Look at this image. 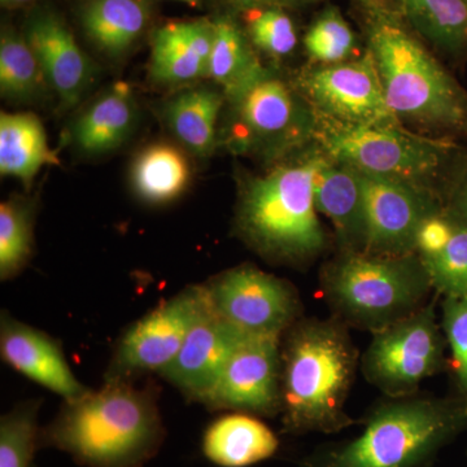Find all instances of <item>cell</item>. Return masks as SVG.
<instances>
[{"label": "cell", "instance_id": "6da1fadb", "mask_svg": "<svg viewBox=\"0 0 467 467\" xmlns=\"http://www.w3.org/2000/svg\"><path fill=\"white\" fill-rule=\"evenodd\" d=\"M393 117L417 133H467V94L395 0H349ZM432 137V135H431Z\"/></svg>", "mask_w": 467, "mask_h": 467}, {"label": "cell", "instance_id": "7a4b0ae2", "mask_svg": "<svg viewBox=\"0 0 467 467\" xmlns=\"http://www.w3.org/2000/svg\"><path fill=\"white\" fill-rule=\"evenodd\" d=\"M281 414L285 431L337 434L353 425L346 411L358 355L339 319H304L281 348Z\"/></svg>", "mask_w": 467, "mask_h": 467}, {"label": "cell", "instance_id": "3957f363", "mask_svg": "<svg viewBox=\"0 0 467 467\" xmlns=\"http://www.w3.org/2000/svg\"><path fill=\"white\" fill-rule=\"evenodd\" d=\"M162 439L152 393L135 389L125 378H107L100 391L66 402L41 432L43 447L66 451L88 467H142Z\"/></svg>", "mask_w": 467, "mask_h": 467}, {"label": "cell", "instance_id": "277c9868", "mask_svg": "<svg viewBox=\"0 0 467 467\" xmlns=\"http://www.w3.org/2000/svg\"><path fill=\"white\" fill-rule=\"evenodd\" d=\"M317 158L315 142L266 174L243 181L235 226L261 256L301 264L325 250L327 239L315 202Z\"/></svg>", "mask_w": 467, "mask_h": 467}, {"label": "cell", "instance_id": "5b68a950", "mask_svg": "<svg viewBox=\"0 0 467 467\" xmlns=\"http://www.w3.org/2000/svg\"><path fill=\"white\" fill-rule=\"evenodd\" d=\"M466 425L467 400L391 399L368 413L358 435L317 448L301 467H432Z\"/></svg>", "mask_w": 467, "mask_h": 467}, {"label": "cell", "instance_id": "8992f818", "mask_svg": "<svg viewBox=\"0 0 467 467\" xmlns=\"http://www.w3.org/2000/svg\"><path fill=\"white\" fill-rule=\"evenodd\" d=\"M321 285L340 322L373 334L422 308L432 290L416 254H340L325 267Z\"/></svg>", "mask_w": 467, "mask_h": 467}, {"label": "cell", "instance_id": "52a82bcc", "mask_svg": "<svg viewBox=\"0 0 467 467\" xmlns=\"http://www.w3.org/2000/svg\"><path fill=\"white\" fill-rule=\"evenodd\" d=\"M226 103L223 140L235 155L282 161L316 142L317 116L296 86L273 70Z\"/></svg>", "mask_w": 467, "mask_h": 467}, {"label": "cell", "instance_id": "ba28073f", "mask_svg": "<svg viewBox=\"0 0 467 467\" xmlns=\"http://www.w3.org/2000/svg\"><path fill=\"white\" fill-rule=\"evenodd\" d=\"M316 144L337 161L362 174L436 192L451 143L417 133L400 122L339 128L318 124Z\"/></svg>", "mask_w": 467, "mask_h": 467}, {"label": "cell", "instance_id": "9c48e42d", "mask_svg": "<svg viewBox=\"0 0 467 467\" xmlns=\"http://www.w3.org/2000/svg\"><path fill=\"white\" fill-rule=\"evenodd\" d=\"M444 347L432 304L373 334L362 373L391 399L408 398L441 367Z\"/></svg>", "mask_w": 467, "mask_h": 467}, {"label": "cell", "instance_id": "30bf717a", "mask_svg": "<svg viewBox=\"0 0 467 467\" xmlns=\"http://www.w3.org/2000/svg\"><path fill=\"white\" fill-rule=\"evenodd\" d=\"M294 85L312 107L318 124L358 128L399 122L387 106L377 67L367 48L353 60L306 67Z\"/></svg>", "mask_w": 467, "mask_h": 467}, {"label": "cell", "instance_id": "8fae6325", "mask_svg": "<svg viewBox=\"0 0 467 467\" xmlns=\"http://www.w3.org/2000/svg\"><path fill=\"white\" fill-rule=\"evenodd\" d=\"M205 287L218 315L245 335L282 337L299 316L296 291L254 266L234 267Z\"/></svg>", "mask_w": 467, "mask_h": 467}, {"label": "cell", "instance_id": "7c38bea8", "mask_svg": "<svg viewBox=\"0 0 467 467\" xmlns=\"http://www.w3.org/2000/svg\"><path fill=\"white\" fill-rule=\"evenodd\" d=\"M208 301L207 287L192 285L131 325L119 340L107 378L161 373L180 352Z\"/></svg>", "mask_w": 467, "mask_h": 467}, {"label": "cell", "instance_id": "4fadbf2b", "mask_svg": "<svg viewBox=\"0 0 467 467\" xmlns=\"http://www.w3.org/2000/svg\"><path fill=\"white\" fill-rule=\"evenodd\" d=\"M281 337H245L202 404L213 410L273 417L281 414Z\"/></svg>", "mask_w": 467, "mask_h": 467}, {"label": "cell", "instance_id": "5bb4252c", "mask_svg": "<svg viewBox=\"0 0 467 467\" xmlns=\"http://www.w3.org/2000/svg\"><path fill=\"white\" fill-rule=\"evenodd\" d=\"M368 220V247L373 256L414 254L418 229L427 214L441 204L431 190L359 173Z\"/></svg>", "mask_w": 467, "mask_h": 467}, {"label": "cell", "instance_id": "9a60e30c", "mask_svg": "<svg viewBox=\"0 0 467 467\" xmlns=\"http://www.w3.org/2000/svg\"><path fill=\"white\" fill-rule=\"evenodd\" d=\"M23 32L61 106L76 107L90 88L95 66L66 18L51 5H34L27 12Z\"/></svg>", "mask_w": 467, "mask_h": 467}, {"label": "cell", "instance_id": "2e32d148", "mask_svg": "<svg viewBox=\"0 0 467 467\" xmlns=\"http://www.w3.org/2000/svg\"><path fill=\"white\" fill-rule=\"evenodd\" d=\"M247 337L251 335L243 334L227 324L209 299L180 352L160 374L183 395L204 402L227 359Z\"/></svg>", "mask_w": 467, "mask_h": 467}, {"label": "cell", "instance_id": "e0dca14e", "mask_svg": "<svg viewBox=\"0 0 467 467\" xmlns=\"http://www.w3.org/2000/svg\"><path fill=\"white\" fill-rule=\"evenodd\" d=\"M0 353L9 367L66 402L81 400L91 392L75 377L57 340L7 313L0 321Z\"/></svg>", "mask_w": 467, "mask_h": 467}, {"label": "cell", "instance_id": "ac0fdd59", "mask_svg": "<svg viewBox=\"0 0 467 467\" xmlns=\"http://www.w3.org/2000/svg\"><path fill=\"white\" fill-rule=\"evenodd\" d=\"M150 38V77L155 84L181 88L209 78L212 16L168 21L156 26Z\"/></svg>", "mask_w": 467, "mask_h": 467}, {"label": "cell", "instance_id": "d6986e66", "mask_svg": "<svg viewBox=\"0 0 467 467\" xmlns=\"http://www.w3.org/2000/svg\"><path fill=\"white\" fill-rule=\"evenodd\" d=\"M315 202L318 213L330 221L342 254L367 252L368 220L361 177L358 171L319 149Z\"/></svg>", "mask_w": 467, "mask_h": 467}, {"label": "cell", "instance_id": "ffe728a7", "mask_svg": "<svg viewBox=\"0 0 467 467\" xmlns=\"http://www.w3.org/2000/svg\"><path fill=\"white\" fill-rule=\"evenodd\" d=\"M76 17L88 43L110 60H122L150 36V0H78Z\"/></svg>", "mask_w": 467, "mask_h": 467}, {"label": "cell", "instance_id": "44dd1931", "mask_svg": "<svg viewBox=\"0 0 467 467\" xmlns=\"http://www.w3.org/2000/svg\"><path fill=\"white\" fill-rule=\"evenodd\" d=\"M414 254L432 288L445 297H467V223L444 205L427 214L418 229Z\"/></svg>", "mask_w": 467, "mask_h": 467}, {"label": "cell", "instance_id": "7402d4cb", "mask_svg": "<svg viewBox=\"0 0 467 467\" xmlns=\"http://www.w3.org/2000/svg\"><path fill=\"white\" fill-rule=\"evenodd\" d=\"M138 109L133 90L117 82L82 112L73 125L76 146L88 155H103L129 140L137 124Z\"/></svg>", "mask_w": 467, "mask_h": 467}, {"label": "cell", "instance_id": "603a6c76", "mask_svg": "<svg viewBox=\"0 0 467 467\" xmlns=\"http://www.w3.org/2000/svg\"><path fill=\"white\" fill-rule=\"evenodd\" d=\"M279 448L275 432L247 413L227 414L205 430L202 451L220 467H248L269 460Z\"/></svg>", "mask_w": 467, "mask_h": 467}, {"label": "cell", "instance_id": "cb8c5ba5", "mask_svg": "<svg viewBox=\"0 0 467 467\" xmlns=\"http://www.w3.org/2000/svg\"><path fill=\"white\" fill-rule=\"evenodd\" d=\"M212 20L213 46L209 78L213 79L227 100L265 75L269 67L261 63L259 52L254 50L236 15L216 11Z\"/></svg>", "mask_w": 467, "mask_h": 467}, {"label": "cell", "instance_id": "d4e9b609", "mask_svg": "<svg viewBox=\"0 0 467 467\" xmlns=\"http://www.w3.org/2000/svg\"><path fill=\"white\" fill-rule=\"evenodd\" d=\"M226 98L217 88H189L165 107V121L175 140L196 158H209L218 144L217 124Z\"/></svg>", "mask_w": 467, "mask_h": 467}, {"label": "cell", "instance_id": "484cf974", "mask_svg": "<svg viewBox=\"0 0 467 467\" xmlns=\"http://www.w3.org/2000/svg\"><path fill=\"white\" fill-rule=\"evenodd\" d=\"M58 165L41 119L32 112L0 116V173L16 178L29 189L47 165Z\"/></svg>", "mask_w": 467, "mask_h": 467}, {"label": "cell", "instance_id": "4316f807", "mask_svg": "<svg viewBox=\"0 0 467 467\" xmlns=\"http://www.w3.org/2000/svg\"><path fill=\"white\" fill-rule=\"evenodd\" d=\"M405 20L429 45L448 55L467 52V0H395Z\"/></svg>", "mask_w": 467, "mask_h": 467}, {"label": "cell", "instance_id": "83f0119b", "mask_svg": "<svg viewBox=\"0 0 467 467\" xmlns=\"http://www.w3.org/2000/svg\"><path fill=\"white\" fill-rule=\"evenodd\" d=\"M190 164L186 155L168 143L144 149L131 168V184L143 201L162 204L178 198L189 184Z\"/></svg>", "mask_w": 467, "mask_h": 467}, {"label": "cell", "instance_id": "f1b7e54d", "mask_svg": "<svg viewBox=\"0 0 467 467\" xmlns=\"http://www.w3.org/2000/svg\"><path fill=\"white\" fill-rule=\"evenodd\" d=\"M38 57L23 29L5 21L0 30V92L18 103L36 100L47 88Z\"/></svg>", "mask_w": 467, "mask_h": 467}, {"label": "cell", "instance_id": "f546056e", "mask_svg": "<svg viewBox=\"0 0 467 467\" xmlns=\"http://www.w3.org/2000/svg\"><path fill=\"white\" fill-rule=\"evenodd\" d=\"M310 66H334L361 57L365 52L358 36L333 3H325L301 36Z\"/></svg>", "mask_w": 467, "mask_h": 467}, {"label": "cell", "instance_id": "4dcf8cb0", "mask_svg": "<svg viewBox=\"0 0 467 467\" xmlns=\"http://www.w3.org/2000/svg\"><path fill=\"white\" fill-rule=\"evenodd\" d=\"M236 16L254 50L272 60L290 57L301 42L299 26L290 9L254 8L236 14Z\"/></svg>", "mask_w": 467, "mask_h": 467}, {"label": "cell", "instance_id": "1f68e13d", "mask_svg": "<svg viewBox=\"0 0 467 467\" xmlns=\"http://www.w3.org/2000/svg\"><path fill=\"white\" fill-rule=\"evenodd\" d=\"M36 205L12 198L0 204V278L7 281L26 267L33 252Z\"/></svg>", "mask_w": 467, "mask_h": 467}, {"label": "cell", "instance_id": "d6a6232c", "mask_svg": "<svg viewBox=\"0 0 467 467\" xmlns=\"http://www.w3.org/2000/svg\"><path fill=\"white\" fill-rule=\"evenodd\" d=\"M38 404L26 402L0 420V467H33L34 453L41 444Z\"/></svg>", "mask_w": 467, "mask_h": 467}, {"label": "cell", "instance_id": "836d02e7", "mask_svg": "<svg viewBox=\"0 0 467 467\" xmlns=\"http://www.w3.org/2000/svg\"><path fill=\"white\" fill-rule=\"evenodd\" d=\"M442 328L450 344L457 379L467 395V297H445Z\"/></svg>", "mask_w": 467, "mask_h": 467}, {"label": "cell", "instance_id": "e575fe53", "mask_svg": "<svg viewBox=\"0 0 467 467\" xmlns=\"http://www.w3.org/2000/svg\"><path fill=\"white\" fill-rule=\"evenodd\" d=\"M216 5L217 11L241 14L243 11L254 8L276 7L297 11L313 5H325L330 0H212Z\"/></svg>", "mask_w": 467, "mask_h": 467}, {"label": "cell", "instance_id": "d590c367", "mask_svg": "<svg viewBox=\"0 0 467 467\" xmlns=\"http://www.w3.org/2000/svg\"><path fill=\"white\" fill-rule=\"evenodd\" d=\"M444 205L454 216L467 223V159L463 160L451 178L448 201Z\"/></svg>", "mask_w": 467, "mask_h": 467}, {"label": "cell", "instance_id": "8d00e7d4", "mask_svg": "<svg viewBox=\"0 0 467 467\" xmlns=\"http://www.w3.org/2000/svg\"><path fill=\"white\" fill-rule=\"evenodd\" d=\"M34 2H36V0H0V5L3 8L15 9L32 5Z\"/></svg>", "mask_w": 467, "mask_h": 467}, {"label": "cell", "instance_id": "74e56055", "mask_svg": "<svg viewBox=\"0 0 467 467\" xmlns=\"http://www.w3.org/2000/svg\"><path fill=\"white\" fill-rule=\"evenodd\" d=\"M171 2L183 3V5H190L192 8H201L204 5L205 0H171Z\"/></svg>", "mask_w": 467, "mask_h": 467}]
</instances>
